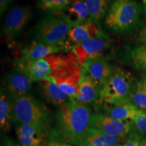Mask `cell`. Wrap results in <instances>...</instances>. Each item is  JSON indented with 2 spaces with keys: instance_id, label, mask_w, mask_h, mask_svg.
Wrapping results in <instances>:
<instances>
[{
  "instance_id": "484cf974",
  "label": "cell",
  "mask_w": 146,
  "mask_h": 146,
  "mask_svg": "<svg viewBox=\"0 0 146 146\" xmlns=\"http://www.w3.org/2000/svg\"><path fill=\"white\" fill-rule=\"evenodd\" d=\"M45 146H71L56 129H50Z\"/></svg>"
},
{
  "instance_id": "f1b7e54d",
  "label": "cell",
  "mask_w": 146,
  "mask_h": 146,
  "mask_svg": "<svg viewBox=\"0 0 146 146\" xmlns=\"http://www.w3.org/2000/svg\"><path fill=\"white\" fill-rule=\"evenodd\" d=\"M137 41L140 45H146V26L143 27L139 31L137 36Z\"/></svg>"
},
{
  "instance_id": "44dd1931",
  "label": "cell",
  "mask_w": 146,
  "mask_h": 146,
  "mask_svg": "<svg viewBox=\"0 0 146 146\" xmlns=\"http://www.w3.org/2000/svg\"><path fill=\"white\" fill-rule=\"evenodd\" d=\"M87 5L89 18L97 24L105 17L113 0H85Z\"/></svg>"
},
{
  "instance_id": "6da1fadb",
  "label": "cell",
  "mask_w": 146,
  "mask_h": 146,
  "mask_svg": "<svg viewBox=\"0 0 146 146\" xmlns=\"http://www.w3.org/2000/svg\"><path fill=\"white\" fill-rule=\"evenodd\" d=\"M93 114L87 105L70 100L55 113L56 129L69 143L78 146L91 128Z\"/></svg>"
},
{
  "instance_id": "83f0119b",
  "label": "cell",
  "mask_w": 146,
  "mask_h": 146,
  "mask_svg": "<svg viewBox=\"0 0 146 146\" xmlns=\"http://www.w3.org/2000/svg\"><path fill=\"white\" fill-rule=\"evenodd\" d=\"M133 129L140 134L146 136V113L144 111L139 114L132 120Z\"/></svg>"
},
{
  "instance_id": "9c48e42d",
  "label": "cell",
  "mask_w": 146,
  "mask_h": 146,
  "mask_svg": "<svg viewBox=\"0 0 146 146\" xmlns=\"http://www.w3.org/2000/svg\"><path fill=\"white\" fill-rule=\"evenodd\" d=\"M29 6H15L9 11L2 27V33L8 39H13L21 34L32 17Z\"/></svg>"
},
{
  "instance_id": "836d02e7",
  "label": "cell",
  "mask_w": 146,
  "mask_h": 146,
  "mask_svg": "<svg viewBox=\"0 0 146 146\" xmlns=\"http://www.w3.org/2000/svg\"><path fill=\"white\" fill-rule=\"evenodd\" d=\"M44 146H45V145H44Z\"/></svg>"
},
{
  "instance_id": "5b68a950",
  "label": "cell",
  "mask_w": 146,
  "mask_h": 146,
  "mask_svg": "<svg viewBox=\"0 0 146 146\" xmlns=\"http://www.w3.org/2000/svg\"><path fill=\"white\" fill-rule=\"evenodd\" d=\"M72 25L64 12L47 13L36 27L35 40L51 45L65 44Z\"/></svg>"
},
{
  "instance_id": "30bf717a",
  "label": "cell",
  "mask_w": 146,
  "mask_h": 146,
  "mask_svg": "<svg viewBox=\"0 0 146 146\" xmlns=\"http://www.w3.org/2000/svg\"><path fill=\"white\" fill-rule=\"evenodd\" d=\"M110 39L102 31L94 37L74 45L72 50L83 66L87 60L102 56L103 52L110 46Z\"/></svg>"
},
{
  "instance_id": "7a4b0ae2",
  "label": "cell",
  "mask_w": 146,
  "mask_h": 146,
  "mask_svg": "<svg viewBox=\"0 0 146 146\" xmlns=\"http://www.w3.org/2000/svg\"><path fill=\"white\" fill-rule=\"evenodd\" d=\"M11 99L14 121L18 124H31L45 131H50L51 114L39 100L30 94Z\"/></svg>"
},
{
  "instance_id": "d6a6232c",
  "label": "cell",
  "mask_w": 146,
  "mask_h": 146,
  "mask_svg": "<svg viewBox=\"0 0 146 146\" xmlns=\"http://www.w3.org/2000/svg\"><path fill=\"white\" fill-rule=\"evenodd\" d=\"M144 112H145V113H146V110H145V111H144Z\"/></svg>"
},
{
  "instance_id": "4fadbf2b",
  "label": "cell",
  "mask_w": 146,
  "mask_h": 146,
  "mask_svg": "<svg viewBox=\"0 0 146 146\" xmlns=\"http://www.w3.org/2000/svg\"><path fill=\"white\" fill-rule=\"evenodd\" d=\"M33 81L21 71L16 70L8 73L3 81V91L11 98L29 94Z\"/></svg>"
},
{
  "instance_id": "1f68e13d",
  "label": "cell",
  "mask_w": 146,
  "mask_h": 146,
  "mask_svg": "<svg viewBox=\"0 0 146 146\" xmlns=\"http://www.w3.org/2000/svg\"><path fill=\"white\" fill-rule=\"evenodd\" d=\"M143 5L144 14H145V18L146 19V0H143Z\"/></svg>"
},
{
  "instance_id": "2e32d148",
  "label": "cell",
  "mask_w": 146,
  "mask_h": 146,
  "mask_svg": "<svg viewBox=\"0 0 146 146\" xmlns=\"http://www.w3.org/2000/svg\"><path fill=\"white\" fill-rule=\"evenodd\" d=\"M101 89L87 74L82 72L79 89L75 100L84 104H95L100 102Z\"/></svg>"
},
{
  "instance_id": "8fae6325",
  "label": "cell",
  "mask_w": 146,
  "mask_h": 146,
  "mask_svg": "<svg viewBox=\"0 0 146 146\" xmlns=\"http://www.w3.org/2000/svg\"><path fill=\"white\" fill-rule=\"evenodd\" d=\"M72 48L68 41L62 45H51L35 40L22 50L18 60L23 62L36 61L50 55L68 52L72 50Z\"/></svg>"
},
{
  "instance_id": "603a6c76",
  "label": "cell",
  "mask_w": 146,
  "mask_h": 146,
  "mask_svg": "<svg viewBox=\"0 0 146 146\" xmlns=\"http://www.w3.org/2000/svg\"><path fill=\"white\" fill-rule=\"evenodd\" d=\"M65 11L73 24L85 21L89 18L88 8L85 0H74Z\"/></svg>"
},
{
  "instance_id": "d6986e66",
  "label": "cell",
  "mask_w": 146,
  "mask_h": 146,
  "mask_svg": "<svg viewBox=\"0 0 146 146\" xmlns=\"http://www.w3.org/2000/svg\"><path fill=\"white\" fill-rule=\"evenodd\" d=\"M142 112L130 102L116 105L106 106L105 114L117 120H132Z\"/></svg>"
},
{
  "instance_id": "277c9868",
  "label": "cell",
  "mask_w": 146,
  "mask_h": 146,
  "mask_svg": "<svg viewBox=\"0 0 146 146\" xmlns=\"http://www.w3.org/2000/svg\"><path fill=\"white\" fill-rule=\"evenodd\" d=\"M142 9L136 0H113L106 16L105 25L115 33H124L135 27Z\"/></svg>"
},
{
  "instance_id": "4dcf8cb0",
  "label": "cell",
  "mask_w": 146,
  "mask_h": 146,
  "mask_svg": "<svg viewBox=\"0 0 146 146\" xmlns=\"http://www.w3.org/2000/svg\"><path fill=\"white\" fill-rule=\"evenodd\" d=\"M2 146H21L19 144H17L16 142L12 141V140L7 139L3 141V144Z\"/></svg>"
},
{
  "instance_id": "4316f807",
  "label": "cell",
  "mask_w": 146,
  "mask_h": 146,
  "mask_svg": "<svg viewBox=\"0 0 146 146\" xmlns=\"http://www.w3.org/2000/svg\"><path fill=\"white\" fill-rule=\"evenodd\" d=\"M123 146H146V136L133 129L126 138Z\"/></svg>"
},
{
  "instance_id": "5bb4252c",
  "label": "cell",
  "mask_w": 146,
  "mask_h": 146,
  "mask_svg": "<svg viewBox=\"0 0 146 146\" xmlns=\"http://www.w3.org/2000/svg\"><path fill=\"white\" fill-rule=\"evenodd\" d=\"M50 131L31 124H18L16 133L21 146H44Z\"/></svg>"
},
{
  "instance_id": "d4e9b609",
  "label": "cell",
  "mask_w": 146,
  "mask_h": 146,
  "mask_svg": "<svg viewBox=\"0 0 146 146\" xmlns=\"http://www.w3.org/2000/svg\"><path fill=\"white\" fill-rule=\"evenodd\" d=\"M74 0H39L40 9L47 13L64 12Z\"/></svg>"
},
{
  "instance_id": "f546056e",
  "label": "cell",
  "mask_w": 146,
  "mask_h": 146,
  "mask_svg": "<svg viewBox=\"0 0 146 146\" xmlns=\"http://www.w3.org/2000/svg\"><path fill=\"white\" fill-rule=\"evenodd\" d=\"M13 0H0V12L2 16Z\"/></svg>"
},
{
  "instance_id": "cb8c5ba5",
  "label": "cell",
  "mask_w": 146,
  "mask_h": 146,
  "mask_svg": "<svg viewBox=\"0 0 146 146\" xmlns=\"http://www.w3.org/2000/svg\"><path fill=\"white\" fill-rule=\"evenodd\" d=\"M129 59L135 68L146 72V45H140L133 48L129 52Z\"/></svg>"
},
{
  "instance_id": "3957f363",
  "label": "cell",
  "mask_w": 146,
  "mask_h": 146,
  "mask_svg": "<svg viewBox=\"0 0 146 146\" xmlns=\"http://www.w3.org/2000/svg\"><path fill=\"white\" fill-rule=\"evenodd\" d=\"M77 57L72 50L66 53L52 54L36 61L23 62L17 60L16 69L26 74L33 82L48 79Z\"/></svg>"
},
{
  "instance_id": "8992f818",
  "label": "cell",
  "mask_w": 146,
  "mask_h": 146,
  "mask_svg": "<svg viewBox=\"0 0 146 146\" xmlns=\"http://www.w3.org/2000/svg\"><path fill=\"white\" fill-rule=\"evenodd\" d=\"M135 83L130 72L113 67L110 76L101 89L99 103L110 106L130 102L129 96Z\"/></svg>"
},
{
  "instance_id": "9a60e30c",
  "label": "cell",
  "mask_w": 146,
  "mask_h": 146,
  "mask_svg": "<svg viewBox=\"0 0 146 146\" xmlns=\"http://www.w3.org/2000/svg\"><path fill=\"white\" fill-rule=\"evenodd\" d=\"M100 30L98 24L90 18L87 21L73 24L68 35V42L71 46L79 44L99 35Z\"/></svg>"
},
{
  "instance_id": "ac0fdd59",
  "label": "cell",
  "mask_w": 146,
  "mask_h": 146,
  "mask_svg": "<svg viewBox=\"0 0 146 146\" xmlns=\"http://www.w3.org/2000/svg\"><path fill=\"white\" fill-rule=\"evenodd\" d=\"M123 139L90 128L78 146H120Z\"/></svg>"
},
{
  "instance_id": "ba28073f",
  "label": "cell",
  "mask_w": 146,
  "mask_h": 146,
  "mask_svg": "<svg viewBox=\"0 0 146 146\" xmlns=\"http://www.w3.org/2000/svg\"><path fill=\"white\" fill-rule=\"evenodd\" d=\"M91 128L109 135L125 139L133 127L131 120H117L106 114L96 113L91 118Z\"/></svg>"
},
{
  "instance_id": "ffe728a7",
  "label": "cell",
  "mask_w": 146,
  "mask_h": 146,
  "mask_svg": "<svg viewBox=\"0 0 146 146\" xmlns=\"http://www.w3.org/2000/svg\"><path fill=\"white\" fill-rule=\"evenodd\" d=\"M13 118L12 99L3 89L0 97V127L4 132L10 131Z\"/></svg>"
},
{
  "instance_id": "52a82bcc",
  "label": "cell",
  "mask_w": 146,
  "mask_h": 146,
  "mask_svg": "<svg viewBox=\"0 0 146 146\" xmlns=\"http://www.w3.org/2000/svg\"><path fill=\"white\" fill-rule=\"evenodd\" d=\"M81 74L82 64L77 58L51 76L49 79L57 84L71 100H75L79 89Z\"/></svg>"
},
{
  "instance_id": "7c38bea8",
  "label": "cell",
  "mask_w": 146,
  "mask_h": 146,
  "mask_svg": "<svg viewBox=\"0 0 146 146\" xmlns=\"http://www.w3.org/2000/svg\"><path fill=\"white\" fill-rule=\"evenodd\" d=\"M112 69L113 67L102 56L87 60L82 66V72L101 89L110 76Z\"/></svg>"
},
{
  "instance_id": "e0dca14e",
  "label": "cell",
  "mask_w": 146,
  "mask_h": 146,
  "mask_svg": "<svg viewBox=\"0 0 146 146\" xmlns=\"http://www.w3.org/2000/svg\"><path fill=\"white\" fill-rule=\"evenodd\" d=\"M39 85L43 96L53 105L60 106L71 100L52 80H41L39 81Z\"/></svg>"
},
{
  "instance_id": "7402d4cb",
  "label": "cell",
  "mask_w": 146,
  "mask_h": 146,
  "mask_svg": "<svg viewBox=\"0 0 146 146\" xmlns=\"http://www.w3.org/2000/svg\"><path fill=\"white\" fill-rule=\"evenodd\" d=\"M129 102L138 109L146 110V76L135 83L129 96Z\"/></svg>"
}]
</instances>
